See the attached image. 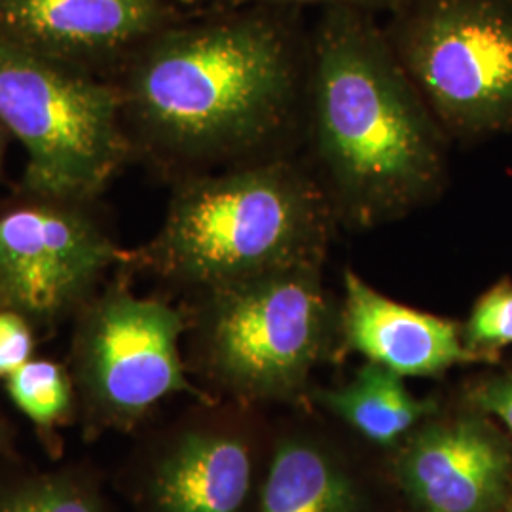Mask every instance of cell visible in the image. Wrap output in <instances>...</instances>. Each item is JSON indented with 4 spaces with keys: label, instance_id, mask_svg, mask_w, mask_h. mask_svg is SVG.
<instances>
[{
    "label": "cell",
    "instance_id": "3",
    "mask_svg": "<svg viewBox=\"0 0 512 512\" xmlns=\"http://www.w3.org/2000/svg\"><path fill=\"white\" fill-rule=\"evenodd\" d=\"M338 219L313 169L287 154L179 184L158 236L129 260L184 287L323 264Z\"/></svg>",
    "mask_w": 512,
    "mask_h": 512
},
{
    "label": "cell",
    "instance_id": "18",
    "mask_svg": "<svg viewBox=\"0 0 512 512\" xmlns=\"http://www.w3.org/2000/svg\"><path fill=\"white\" fill-rule=\"evenodd\" d=\"M403 0H175L179 10L186 18H200V16H211L220 12H232L239 8L249 6H268V8H296L308 4H321V6H349L359 8L370 14H393Z\"/></svg>",
    "mask_w": 512,
    "mask_h": 512
},
{
    "label": "cell",
    "instance_id": "23",
    "mask_svg": "<svg viewBox=\"0 0 512 512\" xmlns=\"http://www.w3.org/2000/svg\"><path fill=\"white\" fill-rule=\"evenodd\" d=\"M4 308H8V306H6V302H4V298H2V296H0V310H4Z\"/></svg>",
    "mask_w": 512,
    "mask_h": 512
},
{
    "label": "cell",
    "instance_id": "15",
    "mask_svg": "<svg viewBox=\"0 0 512 512\" xmlns=\"http://www.w3.org/2000/svg\"><path fill=\"white\" fill-rule=\"evenodd\" d=\"M0 512H109V501L90 467H8L0 469Z\"/></svg>",
    "mask_w": 512,
    "mask_h": 512
},
{
    "label": "cell",
    "instance_id": "21",
    "mask_svg": "<svg viewBox=\"0 0 512 512\" xmlns=\"http://www.w3.org/2000/svg\"><path fill=\"white\" fill-rule=\"evenodd\" d=\"M12 440H14V431L12 425L6 420V416L0 412V465L4 458L12 452Z\"/></svg>",
    "mask_w": 512,
    "mask_h": 512
},
{
    "label": "cell",
    "instance_id": "9",
    "mask_svg": "<svg viewBox=\"0 0 512 512\" xmlns=\"http://www.w3.org/2000/svg\"><path fill=\"white\" fill-rule=\"evenodd\" d=\"M183 19L175 0H0V38L92 74Z\"/></svg>",
    "mask_w": 512,
    "mask_h": 512
},
{
    "label": "cell",
    "instance_id": "22",
    "mask_svg": "<svg viewBox=\"0 0 512 512\" xmlns=\"http://www.w3.org/2000/svg\"><path fill=\"white\" fill-rule=\"evenodd\" d=\"M10 131L0 124V177H2V165H4V156H6V147L10 141Z\"/></svg>",
    "mask_w": 512,
    "mask_h": 512
},
{
    "label": "cell",
    "instance_id": "19",
    "mask_svg": "<svg viewBox=\"0 0 512 512\" xmlns=\"http://www.w3.org/2000/svg\"><path fill=\"white\" fill-rule=\"evenodd\" d=\"M37 325L23 313L0 310V380L10 378L35 357Z\"/></svg>",
    "mask_w": 512,
    "mask_h": 512
},
{
    "label": "cell",
    "instance_id": "20",
    "mask_svg": "<svg viewBox=\"0 0 512 512\" xmlns=\"http://www.w3.org/2000/svg\"><path fill=\"white\" fill-rule=\"evenodd\" d=\"M475 399L484 410L503 421L512 433V374L482 385L476 391Z\"/></svg>",
    "mask_w": 512,
    "mask_h": 512
},
{
    "label": "cell",
    "instance_id": "24",
    "mask_svg": "<svg viewBox=\"0 0 512 512\" xmlns=\"http://www.w3.org/2000/svg\"><path fill=\"white\" fill-rule=\"evenodd\" d=\"M507 512H512V505H511V509H509V511H507Z\"/></svg>",
    "mask_w": 512,
    "mask_h": 512
},
{
    "label": "cell",
    "instance_id": "2",
    "mask_svg": "<svg viewBox=\"0 0 512 512\" xmlns=\"http://www.w3.org/2000/svg\"><path fill=\"white\" fill-rule=\"evenodd\" d=\"M313 173L338 224L403 219L439 196L446 141L376 14L327 6L310 33L306 116Z\"/></svg>",
    "mask_w": 512,
    "mask_h": 512
},
{
    "label": "cell",
    "instance_id": "14",
    "mask_svg": "<svg viewBox=\"0 0 512 512\" xmlns=\"http://www.w3.org/2000/svg\"><path fill=\"white\" fill-rule=\"evenodd\" d=\"M332 412L378 444H393L433 408L412 397L403 376L385 366L366 363L351 384L323 395Z\"/></svg>",
    "mask_w": 512,
    "mask_h": 512
},
{
    "label": "cell",
    "instance_id": "16",
    "mask_svg": "<svg viewBox=\"0 0 512 512\" xmlns=\"http://www.w3.org/2000/svg\"><path fill=\"white\" fill-rule=\"evenodd\" d=\"M4 385L10 401L37 427L46 444H55L57 431L76 421V391L69 366L33 357Z\"/></svg>",
    "mask_w": 512,
    "mask_h": 512
},
{
    "label": "cell",
    "instance_id": "11",
    "mask_svg": "<svg viewBox=\"0 0 512 512\" xmlns=\"http://www.w3.org/2000/svg\"><path fill=\"white\" fill-rule=\"evenodd\" d=\"M253 484L251 448L236 433L190 427L169 440L137 478L147 512H241Z\"/></svg>",
    "mask_w": 512,
    "mask_h": 512
},
{
    "label": "cell",
    "instance_id": "8",
    "mask_svg": "<svg viewBox=\"0 0 512 512\" xmlns=\"http://www.w3.org/2000/svg\"><path fill=\"white\" fill-rule=\"evenodd\" d=\"M82 205L29 196L0 209V296L37 329L76 315L129 260Z\"/></svg>",
    "mask_w": 512,
    "mask_h": 512
},
{
    "label": "cell",
    "instance_id": "17",
    "mask_svg": "<svg viewBox=\"0 0 512 512\" xmlns=\"http://www.w3.org/2000/svg\"><path fill=\"white\" fill-rule=\"evenodd\" d=\"M461 334L475 359L512 346V283H499L484 294Z\"/></svg>",
    "mask_w": 512,
    "mask_h": 512
},
{
    "label": "cell",
    "instance_id": "5",
    "mask_svg": "<svg viewBox=\"0 0 512 512\" xmlns=\"http://www.w3.org/2000/svg\"><path fill=\"white\" fill-rule=\"evenodd\" d=\"M323 264H304L200 291L188 319L205 376L243 399H285L329 346L332 311Z\"/></svg>",
    "mask_w": 512,
    "mask_h": 512
},
{
    "label": "cell",
    "instance_id": "1",
    "mask_svg": "<svg viewBox=\"0 0 512 512\" xmlns=\"http://www.w3.org/2000/svg\"><path fill=\"white\" fill-rule=\"evenodd\" d=\"M308 44L296 8L249 6L165 27L129 55L116 84L133 145L175 165L287 154L306 116Z\"/></svg>",
    "mask_w": 512,
    "mask_h": 512
},
{
    "label": "cell",
    "instance_id": "6",
    "mask_svg": "<svg viewBox=\"0 0 512 512\" xmlns=\"http://www.w3.org/2000/svg\"><path fill=\"white\" fill-rule=\"evenodd\" d=\"M384 29L448 137L512 129V0H403Z\"/></svg>",
    "mask_w": 512,
    "mask_h": 512
},
{
    "label": "cell",
    "instance_id": "4",
    "mask_svg": "<svg viewBox=\"0 0 512 512\" xmlns=\"http://www.w3.org/2000/svg\"><path fill=\"white\" fill-rule=\"evenodd\" d=\"M0 124L27 152L23 190L88 203L135 154L116 84L0 38Z\"/></svg>",
    "mask_w": 512,
    "mask_h": 512
},
{
    "label": "cell",
    "instance_id": "13",
    "mask_svg": "<svg viewBox=\"0 0 512 512\" xmlns=\"http://www.w3.org/2000/svg\"><path fill=\"white\" fill-rule=\"evenodd\" d=\"M260 512H359V495L321 450L287 442L270 465Z\"/></svg>",
    "mask_w": 512,
    "mask_h": 512
},
{
    "label": "cell",
    "instance_id": "12",
    "mask_svg": "<svg viewBox=\"0 0 512 512\" xmlns=\"http://www.w3.org/2000/svg\"><path fill=\"white\" fill-rule=\"evenodd\" d=\"M344 289L342 332L349 348L368 363L404 378L437 376L475 359L454 321L393 302L351 270L344 274Z\"/></svg>",
    "mask_w": 512,
    "mask_h": 512
},
{
    "label": "cell",
    "instance_id": "7",
    "mask_svg": "<svg viewBox=\"0 0 512 512\" xmlns=\"http://www.w3.org/2000/svg\"><path fill=\"white\" fill-rule=\"evenodd\" d=\"M69 372L76 421L86 439L131 431L171 395H209L186 378L179 342L188 319L156 298H141L112 283L74 315Z\"/></svg>",
    "mask_w": 512,
    "mask_h": 512
},
{
    "label": "cell",
    "instance_id": "10",
    "mask_svg": "<svg viewBox=\"0 0 512 512\" xmlns=\"http://www.w3.org/2000/svg\"><path fill=\"white\" fill-rule=\"evenodd\" d=\"M511 454L480 420L429 425L399 459L406 492L427 512H492L509 488Z\"/></svg>",
    "mask_w": 512,
    "mask_h": 512
}]
</instances>
